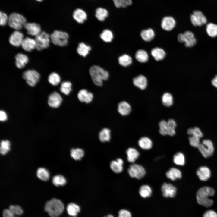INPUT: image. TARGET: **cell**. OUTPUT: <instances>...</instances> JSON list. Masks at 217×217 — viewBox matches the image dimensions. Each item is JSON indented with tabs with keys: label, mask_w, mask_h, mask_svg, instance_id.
Segmentation results:
<instances>
[{
	"label": "cell",
	"mask_w": 217,
	"mask_h": 217,
	"mask_svg": "<svg viewBox=\"0 0 217 217\" xmlns=\"http://www.w3.org/2000/svg\"><path fill=\"white\" fill-rule=\"evenodd\" d=\"M80 208L77 205L73 203L68 204L67 207V211L68 214L72 216L75 217L80 211Z\"/></svg>",
	"instance_id": "cell-33"
},
{
	"label": "cell",
	"mask_w": 217,
	"mask_h": 217,
	"mask_svg": "<svg viewBox=\"0 0 217 217\" xmlns=\"http://www.w3.org/2000/svg\"><path fill=\"white\" fill-rule=\"evenodd\" d=\"M173 162L178 165L183 166L185 163V158L184 154L181 152L175 153L173 157Z\"/></svg>",
	"instance_id": "cell-37"
},
{
	"label": "cell",
	"mask_w": 217,
	"mask_h": 217,
	"mask_svg": "<svg viewBox=\"0 0 217 217\" xmlns=\"http://www.w3.org/2000/svg\"><path fill=\"white\" fill-rule=\"evenodd\" d=\"M203 217H217V213L214 211L209 210L206 211L203 214Z\"/></svg>",
	"instance_id": "cell-55"
},
{
	"label": "cell",
	"mask_w": 217,
	"mask_h": 217,
	"mask_svg": "<svg viewBox=\"0 0 217 217\" xmlns=\"http://www.w3.org/2000/svg\"><path fill=\"white\" fill-rule=\"evenodd\" d=\"M177 39L180 42H184L186 47H191L196 43L194 35L190 31H186L183 33H179L178 35Z\"/></svg>",
	"instance_id": "cell-8"
},
{
	"label": "cell",
	"mask_w": 217,
	"mask_h": 217,
	"mask_svg": "<svg viewBox=\"0 0 217 217\" xmlns=\"http://www.w3.org/2000/svg\"><path fill=\"white\" fill-rule=\"evenodd\" d=\"M163 104L166 107H170L173 104V97L172 95L169 93H165L162 95V98Z\"/></svg>",
	"instance_id": "cell-39"
},
{
	"label": "cell",
	"mask_w": 217,
	"mask_h": 217,
	"mask_svg": "<svg viewBox=\"0 0 217 217\" xmlns=\"http://www.w3.org/2000/svg\"><path fill=\"white\" fill-rule=\"evenodd\" d=\"M48 80L50 84L55 86L58 85L60 83L61 78L58 73L55 72H52L49 75Z\"/></svg>",
	"instance_id": "cell-38"
},
{
	"label": "cell",
	"mask_w": 217,
	"mask_h": 217,
	"mask_svg": "<svg viewBox=\"0 0 217 217\" xmlns=\"http://www.w3.org/2000/svg\"><path fill=\"white\" fill-rule=\"evenodd\" d=\"M139 146L144 150H149L151 149L153 146L151 140L149 138L143 137H141L138 141Z\"/></svg>",
	"instance_id": "cell-28"
},
{
	"label": "cell",
	"mask_w": 217,
	"mask_h": 217,
	"mask_svg": "<svg viewBox=\"0 0 217 217\" xmlns=\"http://www.w3.org/2000/svg\"><path fill=\"white\" fill-rule=\"evenodd\" d=\"M198 148L205 158H208L211 156L213 153L214 150L212 141L209 139L203 140Z\"/></svg>",
	"instance_id": "cell-9"
},
{
	"label": "cell",
	"mask_w": 217,
	"mask_h": 217,
	"mask_svg": "<svg viewBox=\"0 0 217 217\" xmlns=\"http://www.w3.org/2000/svg\"><path fill=\"white\" fill-rule=\"evenodd\" d=\"M71 156L74 160H80L84 155L83 150L80 148H73L71 149Z\"/></svg>",
	"instance_id": "cell-41"
},
{
	"label": "cell",
	"mask_w": 217,
	"mask_h": 217,
	"mask_svg": "<svg viewBox=\"0 0 217 217\" xmlns=\"http://www.w3.org/2000/svg\"><path fill=\"white\" fill-rule=\"evenodd\" d=\"M123 160L120 158L116 160L112 161L110 164V167L114 172L119 173L121 172L123 170Z\"/></svg>",
	"instance_id": "cell-25"
},
{
	"label": "cell",
	"mask_w": 217,
	"mask_h": 217,
	"mask_svg": "<svg viewBox=\"0 0 217 217\" xmlns=\"http://www.w3.org/2000/svg\"><path fill=\"white\" fill-rule=\"evenodd\" d=\"M159 132L162 135H167V122L165 120H161L159 123Z\"/></svg>",
	"instance_id": "cell-50"
},
{
	"label": "cell",
	"mask_w": 217,
	"mask_h": 217,
	"mask_svg": "<svg viewBox=\"0 0 217 217\" xmlns=\"http://www.w3.org/2000/svg\"><path fill=\"white\" fill-rule=\"evenodd\" d=\"M111 131L107 128L102 129L99 133V138L101 141L104 142L108 141L111 138Z\"/></svg>",
	"instance_id": "cell-36"
},
{
	"label": "cell",
	"mask_w": 217,
	"mask_h": 217,
	"mask_svg": "<svg viewBox=\"0 0 217 217\" xmlns=\"http://www.w3.org/2000/svg\"><path fill=\"white\" fill-rule=\"evenodd\" d=\"M9 209L15 215H20L23 213L22 208L18 205H11L10 206Z\"/></svg>",
	"instance_id": "cell-51"
},
{
	"label": "cell",
	"mask_w": 217,
	"mask_h": 217,
	"mask_svg": "<svg viewBox=\"0 0 217 217\" xmlns=\"http://www.w3.org/2000/svg\"><path fill=\"white\" fill-rule=\"evenodd\" d=\"M196 174L200 179L203 181L208 180L210 178L211 175L210 169L205 166L199 167L196 171Z\"/></svg>",
	"instance_id": "cell-19"
},
{
	"label": "cell",
	"mask_w": 217,
	"mask_h": 217,
	"mask_svg": "<svg viewBox=\"0 0 217 217\" xmlns=\"http://www.w3.org/2000/svg\"><path fill=\"white\" fill-rule=\"evenodd\" d=\"M27 34L29 35L36 36L41 32L40 25L35 23H26L24 27Z\"/></svg>",
	"instance_id": "cell-15"
},
{
	"label": "cell",
	"mask_w": 217,
	"mask_h": 217,
	"mask_svg": "<svg viewBox=\"0 0 217 217\" xmlns=\"http://www.w3.org/2000/svg\"><path fill=\"white\" fill-rule=\"evenodd\" d=\"M118 110L122 115L126 116L128 115L131 111V106L127 102L122 101L118 104Z\"/></svg>",
	"instance_id": "cell-24"
},
{
	"label": "cell",
	"mask_w": 217,
	"mask_h": 217,
	"mask_svg": "<svg viewBox=\"0 0 217 217\" xmlns=\"http://www.w3.org/2000/svg\"><path fill=\"white\" fill-rule=\"evenodd\" d=\"M24 39L23 33L19 30H16L14 31L10 35L9 42L13 46L18 47L21 45Z\"/></svg>",
	"instance_id": "cell-13"
},
{
	"label": "cell",
	"mask_w": 217,
	"mask_h": 217,
	"mask_svg": "<svg viewBox=\"0 0 217 217\" xmlns=\"http://www.w3.org/2000/svg\"><path fill=\"white\" fill-rule=\"evenodd\" d=\"M115 6L117 8H126L131 5L132 0H112Z\"/></svg>",
	"instance_id": "cell-46"
},
{
	"label": "cell",
	"mask_w": 217,
	"mask_h": 217,
	"mask_svg": "<svg viewBox=\"0 0 217 217\" xmlns=\"http://www.w3.org/2000/svg\"><path fill=\"white\" fill-rule=\"evenodd\" d=\"M72 84L68 81L62 82L61 85L60 90L61 92L66 95L69 94L72 90Z\"/></svg>",
	"instance_id": "cell-45"
},
{
	"label": "cell",
	"mask_w": 217,
	"mask_h": 217,
	"mask_svg": "<svg viewBox=\"0 0 217 217\" xmlns=\"http://www.w3.org/2000/svg\"><path fill=\"white\" fill-rule=\"evenodd\" d=\"M211 83L214 86L217 88V75L212 79Z\"/></svg>",
	"instance_id": "cell-58"
},
{
	"label": "cell",
	"mask_w": 217,
	"mask_h": 217,
	"mask_svg": "<svg viewBox=\"0 0 217 217\" xmlns=\"http://www.w3.org/2000/svg\"><path fill=\"white\" fill-rule=\"evenodd\" d=\"M62 101V99L60 94L55 91L51 93L49 96L48 102L50 107L56 108L60 106Z\"/></svg>",
	"instance_id": "cell-14"
},
{
	"label": "cell",
	"mask_w": 217,
	"mask_h": 217,
	"mask_svg": "<svg viewBox=\"0 0 217 217\" xmlns=\"http://www.w3.org/2000/svg\"><path fill=\"white\" fill-rule=\"evenodd\" d=\"M36 0L38 1H42V0Z\"/></svg>",
	"instance_id": "cell-60"
},
{
	"label": "cell",
	"mask_w": 217,
	"mask_h": 217,
	"mask_svg": "<svg viewBox=\"0 0 217 217\" xmlns=\"http://www.w3.org/2000/svg\"><path fill=\"white\" fill-rule=\"evenodd\" d=\"M22 77L28 85L33 87L39 82L40 78V75L36 71L29 69L23 73Z\"/></svg>",
	"instance_id": "cell-7"
},
{
	"label": "cell",
	"mask_w": 217,
	"mask_h": 217,
	"mask_svg": "<svg viewBox=\"0 0 217 217\" xmlns=\"http://www.w3.org/2000/svg\"><path fill=\"white\" fill-rule=\"evenodd\" d=\"M50 38L52 43L56 45L63 47L68 43L69 35L65 32L55 30L50 34Z\"/></svg>",
	"instance_id": "cell-5"
},
{
	"label": "cell",
	"mask_w": 217,
	"mask_h": 217,
	"mask_svg": "<svg viewBox=\"0 0 217 217\" xmlns=\"http://www.w3.org/2000/svg\"><path fill=\"white\" fill-rule=\"evenodd\" d=\"M8 22L11 28L18 30L24 27L26 23V20L22 15L13 13L9 15Z\"/></svg>",
	"instance_id": "cell-4"
},
{
	"label": "cell",
	"mask_w": 217,
	"mask_h": 217,
	"mask_svg": "<svg viewBox=\"0 0 217 217\" xmlns=\"http://www.w3.org/2000/svg\"><path fill=\"white\" fill-rule=\"evenodd\" d=\"M127 161L130 163H134L140 156L139 152L135 148L130 147L126 151Z\"/></svg>",
	"instance_id": "cell-26"
},
{
	"label": "cell",
	"mask_w": 217,
	"mask_h": 217,
	"mask_svg": "<svg viewBox=\"0 0 217 217\" xmlns=\"http://www.w3.org/2000/svg\"><path fill=\"white\" fill-rule=\"evenodd\" d=\"M215 194V190L212 187L209 186H203L200 188L196 193V199L198 204L206 207L211 206L213 203V201L210 199Z\"/></svg>",
	"instance_id": "cell-1"
},
{
	"label": "cell",
	"mask_w": 217,
	"mask_h": 217,
	"mask_svg": "<svg viewBox=\"0 0 217 217\" xmlns=\"http://www.w3.org/2000/svg\"><path fill=\"white\" fill-rule=\"evenodd\" d=\"M101 38L104 42H111L113 38L112 32L109 30H103L100 35Z\"/></svg>",
	"instance_id": "cell-44"
},
{
	"label": "cell",
	"mask_w": 217,
	"mask_h": 217,
	"mask_svg": "<svg viewBox=\"0 0 217 217\" xmlns=\"http://www.w3.org/2000/svg\"><path fill=\"white\" fill-rule=\"evenodd\" d=\"M15 64L19 69L24 68L29 61L27 56L22 53H18L15 56Z\"/></svg>",
	"instance_id": "cell-21"
},
{
	"label": "cell",
	"mask_w": 217,
	"mask_h": 217,
	"mask_svg": "<svg viewBox=\"0 0 217 217\" xmlns=\"http://www.w3.org/2000/svg\"><path fill=\"white\" fill-rule=\"evenodd\" d=\"M151 55L156 61L163 60L166 56V53L162 48L156 47L152 49L151 51Z\"/></svg>",
	"instance_id": "cell-27"
},
{
	"label": "cell",
	"mask_w": 217,
	"mask_h": 217,
	"mask_svg": "<svg viewBox=\"0 0 217 217\" xmlns=\"http://www.w3.org/2000/svg\"><path fill=\"white\" fill-rule=\"evenodd\" d=\"M192 24L195 26H200L206 24L207 20L205 16L200 11H195L190 16Z\"/></svg>",
	"instance_id": "cell-11"
},
{
	"label": "cell",
	"mask_w": 217,
	"mask_h": 217,
	"mask_svg": "<svg viewBox=\"0 0 217 217\" xmlns=\"http://www.w3.org/2000/svg\"><path fill=\"white\" fill-rule=\"evenodd\" d=\"M161 189L162 195L165 198H173L176 195L177 188L170 183H164Z\"/></svg>",
	"instance_id": "cell-12"
},
{
	"label": "cell",
	"mask_w": 217,
	"mask_h": 217,
	"mask_svg": "<svg viewBox=\"0 0 217 217\" xmlns=\"http://www.w3.org/2000/svg\"><path fill=\"white\" fill-rule=\"evenodd\" d=\"M64 209L63 203L59 200L53 198L47 201L45 206V210L50 217H58Z\"/></svg>",
	"instance_id": "cell-3"
},
{
	"label": "cell",
	"mask_w": 217,
	"mask_h": 217,
	"mask_svg": "<svg viewBox=\"0 0 217 217\" xmlns=\"http://www.w3.org/2000/svg\"><path fill=\"white\" fill-rule=\"evenodd\" d=\"M176 22L175 19L172 17L167 16L162 19L161 22L162 28L167 31H170L175 27Z\"/></svg>",
	"instance_id": "cell-16"
},
{
	"label": "cell",
	"mask_w": 217,
	"mask_h": 217,
	"mask_svg": "<svg viewBox=\"0 0 217 217\" xmlns=\"http://www.w3.org/2000/svg\"><path fill=\"white\" fill-rule=\"evenodd\" d=\"M118 217H132V215L128 210L122 209L118 212Z\"/></svg>",
	"instance_id": "cell-54"
},
{
	"label": "cell",
	"mask_w": 217,
	"mask_h": 217,
	"mask_svg": "<svg viewBox=\"0 0 217 217\" xmlns=\"http://www.w3.org/2000/svg\"><path fill=\"white\" fill-rule=\"evenodd\" d=\"M10 142L8 140H2L1 142L0 153L5 155L10 150Z\"/></svg>",
	"instance_id": "cell-49"
},
{
	"label": "cell",
	"mask_w": 217,
	"mask_h": 217,
	"mask_svg": "<svg viewBox=\"0 0 217 217\" xmlns=\"http://www.w3.org/2000/svg\"><path fill=\"white\" fill-rule=\"evenodd\" d=\"M89 73L93 81L98 86H102L103 81L107 80L109 77L108 71L96 65H93L90 67Z\"/></svg>",
	"instance_id": "cell-2"
},
{
	"label": "cell",
	"mask_w": 217,
	"mask_h": 217,
	"mask_svg": "<svg viewBox=\"0 0 217 217\" xmlns=\"http://www.w3.org/2000/svg\"><path fill=\"white\" fill-rule=\"evenodd\" d=\"M133 83L137 87L141 90H144L147 86V80L145 76L140 75L133 79Z\"/></svg>",
	"instance_id": "cell-22"
},
{
	"label": "cell",
	"mask_w": 217,
	"mask_h": 217,
	"mask_svg": "<svg viewBox=\"0 0 217 217\" xmlns=\"http://www.w3.org/2000/svg\"><path fill=\"white\" fill-rule=\"evenodd\" d=\"M23 49L27 52H30L36 48L35 39L29 37L24 38L21 44Z\"/></svg>",
	"instance_id": "cell-20"
},
{
	"label": "cell",
	"mask_w": 217,
	"mask_h": 217,
	"mask_svg": "<svg viewBox=\"0 0 217 217\" xmlns=\"http://www.w3.org/2000/svg\"><path fill=\"white\" fill-rule=\"evenodd\" d=\"M206 31L210 37L214 38L217 36V24L212 23L208 24L206 25Z\"/></svg>",
	"instance_id": "cell-34"
},
{
	"label": "cell",
	"mask_w": 217,
	"mask_h": 217,
	"mask_svg": "<svg viewBox=\"0 0 217 217\" xmlns=\"http://www.w3.org/2000/svg\"><path fill=\"white\" fill-rule=\"evenodd\" d=\"M108 15V11L106 9L98 7L95 11V16L96 18L99 21H104Z\"/></svg>",
	"instance_id": "cell-30"
},
{
	"label": "cell",
	"mask_w": 217,
	"mask_h": 217,
	"mask_svg": "<svg viewBox=\"0 0 217 217\" xmlns=\"http://www.w3.org/2000/svg\"><path fill=\"white\" fill-rule=\"evenodd\" d=\"M200 138L194 136H190L188 139L190 145L193 147L197 148L200 145Z\"/></svg>",
	"instance_id": "cell-52"
},
{
	"label": "cell",
	"mask_w": 217,
	"mask_h": 217,
	"mask_svg": "<svg viewBox=\"0 0 217 217\" xmlns=\"http://www.w3.org/2000/svg\"><path fill=\"white\" fill-rule=\"evenodd\" d=\"M167 122V135L172 136L176 133L175 129L176 127L175 121L173 119H170Z\"/></svg>",
	"instance_id": "cell-42"
},
{
	"label": "cell",
	"mask_w": 217,
	"mask_h": 217,
	"mask_svg": "<svg viewBox=\"0 0 217 217\" xmlns=\"http://www.w3.org/2000/svg\"><path fill=\"white\" fill-rule=\"evenodd\" d=\"M155 35L154 30L150 28L142 30L140 33L142 39L146 42H149L152 40L154 38Z\"/></svg>",
	"instance_id": "cell-29"
},
{
	"label": "cell",
	"mask_w": 217,
	"mask_h": 217,
	"mask_svg": "<svg viewBox=\"0 0 217 217\" xmlns=\"http://www.w3.org/2000/svg\"><path fill=\"white\" fill-rule=\"evenodd\" d=\"M52 182L53 184L56 186H63L66 183V180L63 176L57 175L53 177Z\"/></svg>",
	"instance_id": "cell-47"
},
{
	"label": "cell",
	"mask_w": 217,
	"mask_h": 217,
	"mask_svg": "<svg viewBox=\"0 0 217 217\" xmlns=\"http://www.w3.org/2000/svg\"><path fill=\"white\" fill-rule=\"evenodd\" d=\"M8 18L7 14L1 11L0 12V24L1 26H4L8 22Z\"/></svg>",
	"instance_id": "cell-53"
},
{
	"label": "cell",
	"mask_w": 217,
	"mask_h": 217,
	"mask_svg": "<svg viewBox=\"0 0 217 217\" xmlns=\"http://www.w3.org/2000/svg\"><path fill=\"white\" fill-rule=\"evenodd\" d=\"M114 217L112 215H108L106 217Z\"/></svg>",
	"instance_id": "cell-59"
},
{
	"label": "cell",
	"mask_w": 217,
	"mask_h": 217,
	"mask_svg": "<svg viewBox=\"0 0 217 217\" xmlns=\"http://www.w3.org/2000/svg\"><path fill=\"white\" fill-rule=\"evenodd\" d=\"M166 177L169 179L174 181L181 178L182 175L181 171L175 168H170L166 173Z\"/></svg>",
	"instance_id": "cell-23"
},
{
	"label": "cell",
	"mask_w": 217,
	"mask_h": 217,
	"mask_svg": "<svg viewBox=\"0 0 217 217\" xmlns=\"http://www.w3.org/2000/svg\"><path fill=\"white\" fill-rule=\"evenodd\" d=\"M36 175L39 179L43 181L48 180L49 177L48 171L43 168H40L38 169L36 171Z\"/></svg>",
	"instance_id": "cell-43"
},
{
	"label": "cell",
	"mask_w": 217,
	"mask_h": 217,
	"mask_svg": "<svg viewBox=\"0 0 217 217\" xmlns=\"http://www.w3.org/2000/svg\"><path fill=\"white\" fill-rule=\"evenodd\" d=\"M91 50V47L84 43H79L77 48V52L80 55L83 57L86 56Z\"/></svg>",
	"instance_id": "cell-31"
},
{
	"label": "cell",
	"mask_w": 217,
	"mask_h": 217,
	"mask_svg": "<svg viewBox=\"0 0 217 217\" xmlns=\"http://www.w3.org/2000/svg\"><path fill=\"white\" fill-rule=\"evenodd\" d=\"M128 172L131 177L138 179L143 178L146 174L145 169L142 166L134 163L130 165L128 170Z\"/></svg>",
	"instance_id": "cell-10"
},
{
	"label": "cell",
	"mask_w": 217,
	"mask_h": 217,
	"mask_svg": "<svg viewBox=\"0 0 217 217\" xmlns=\"http://www.w3.org/2000/svg\"><path fill=\"white\" fill-rule=\"evenodd\" d=\"M7 119V116L6 112L2 110L0 111V120L1 121H4Z\"/></svg>",
	"instance_id": "cell-57"
},
{
	"label": "cell",
	"mask_w": 217,
	"mask_h": 217,
	"mask_svg": "<svg viewBox=\"0 0 217 217\" xmlns=\"http://www.w3.org/2000/svg\"><path fill=\"white\" fill-rule=\"evenodd\" d=\"M3 217H17L15 216L9 209H6L3 211Z\"/></svg>",
	"instance_id": "cell-56"
},
{
	"label": "cell",
	"mask_w": 217,
	"mask_h": 217,
	"mask_svg": "<svg viewBox=\"0 0 217 217\" xmlns=\"http://www.w3.org/2000/svg\"><path fill=\"white\" fill-rule=\"evenodd\" d=\"M187 134L190 136H194L200 138L203 137V134L200 129L197 127L189 128L187 131Z\"/></svg>",
	"instance_id": "cell-48"
},
{
	"label": "cell",
	"mask_w": 217,
	"mask_h": 217,
	"mask_svg": "<svg viewBox=\"0 0 217 217\" xmlns=\"http://www.w3.org/2000/svg\"><path fill=\"white\" fill-rule=\"evenodd\" d=\"M50 39V35L45 31H41L35 37L36 49L38 51H41L48 48L49 46Z\"/></svg>",
	"instance_id": "cell-6"
},
{
	"label": "cell",
	"mask_w": 217,
	"mask_h": 217,
	"mask_svg": "<svg viewBox=\"0 0 217 217\" xmlns=\"http://www.w3.org/2000/svg\"><path fill=\"white\" fill-rule=\"evenodd\" d=\"M132 60L131 58L127 54H124L118 58L119 64L124 67H127L132 63Z\"/></svg>",
	"instance_id": "cell-40"
},
{
	"label": "cell",
	"mask_w": 217,
	"mask_h": 217,
	"mask_svg": "<svg viewBox=\"0 0 217 217\" xmlns=\"http://www.w3.org/2000/svg\"><path fill=\"white\" fill-rule=\"evenodd\" d=\"M73 17L77 23L82 24L87 19V14L86 12L82 9L77 8L74 11Z\"/></svg>",
	"instance_id": "cell-18"
},
{
	"label": "cell",
	"mask_w": 217,
	"mask_h": 217,
	"mask_svg": "<svg viewBox=\"0 0 217 217\" xmlns=\"http://www.w3.org/2000/svg\"><path fill=\"white\" fill-rule=\"evenodd\" d=\"M152 190L151 187L147 185H143L140 188L139 193L143 198H146L150 197L152 194Z\"/></svg>",
	"instance_id": "cell-32"
},
{
	"label": "cell",
	"mask_w": 217,
	"mask_h": 217,
	"mask_svg": "<svg viewBox=\"0 0 217 217\" xmlns=\"http://www.w3.org/2000/svg\"><path fill=\"white\" fill-rule=\"evenodd\" d=\"M135 57L138 61L141 63L146 62L149 58L147 53L143 49L137 50L135 53Z\"/></svg>",
	"instance_id": "cell-35"
},
{
	"label": "cell",
	"mask_w": 217,
	"mask_h": 217,
	"mask_svg": "<svg viewBox=\"0 0 217 217\" xmlns=\"http://www.w3.org/2000/svg\"><path fill=\"white\" fill-rule=\"evenodd\" d=\"M77 96L80 102L87 103L91 102L93 98V94L85 89L80 90L77 93Z\"/></svg>",
	"instance_id": "cell-17"
}]
</instances>
